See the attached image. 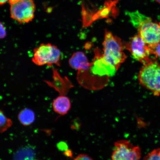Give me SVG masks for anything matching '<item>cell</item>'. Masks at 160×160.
Wrapping results in <instances>:
<instances>
[{"mask_svg":"<svg viewBox=\"0 0 160 160\" xmlns=\"http://www.w3.org/2000/svg\"><path fill=\"white\" fill-rule=\"evenodd\" d=\"M103 45L104 58L118 70L127 58L123 52L124 43L119 37L106 30Z\"/></svg>","mask_w":160,"mask_h":160,"instance_id":"1","label":"cell"},{"mask_svg":"<svg viewBox=\"0 0 160 160\" xmlns=\"http://www.w3.org/2000/svg\"><path fill=\"white\" fill-rule=\"evenodd\" d=\"M9 3L11 5L15 4L17 3L21 0H8Z\"/></svg>","mask_w":160,"mask_h":160,"instance_id":"19","label":"cell"},{"mask_svg":"<svg viewBox=\"0 0 160 160\" xmlns=\"http://www.w3.org/2000/svg\"><path fill=\"white\" fill-rule=\"evenodd\" d=\"M141 38L151 47L160 42V22L145 15L135 26Z\"/></svg>","mask_w":160,"mask_h":160,"instance_id":"4","label":"cell"},{"mask_svg":"<svg viewBox=\"0 0 160 160\" xmlns=\"http://www.w3.org/2000/svg\"><path fill=\"white\" fill-rule=\"evenodd\" d=\"M64 154L65 155L68 156V157H71L72 155L71 151L68 150L65 151Z\"/></svg>","mask_w":160,"mask_h":160,"instance_id":"20","label":"cell"},{"mask_svg":"<svg viewBox=\"0 0 160 160\" xmlns=\"http://www.w3.org/2000/svg\"><path fill=\"white\" fill-rule=\"evenodd\" d=\"M138 78L140 83L154 95H160V64L155 59L143 65Z\"/></svg>","mask_w":160,"mask_h":160,"instance_id":"2","label":"cell"},{"mask_svg":"<svg viewBox=\"0 0 160 160\" xmlns=\"http://www.w3.org/2000/svg\"><path fill=\"white\" fill-rule=\"evenodd\" d=\"M18 118L20 122L24 126L31 125L34 122L35 115L32 110L25 108L20 112L18 115Z\"/></svg>","mask_w":160,"mask_h":160,"instance_id":"12","label":"cell"},{"mask_svg":"<svg viewBox=\"0 0 160 160\" xmlns=\"http://www.w3.org/2000/svg\"><path fill=\"white\" fill-rule=\"evenodd\" d=\"M155 1L156 2H157L160 4V0H155Z\"/></svg>","mask_w":160,"mask_h":160,"instance_id":"22","label":"cell"},{"mask_svg":"<svg viewBox=\"0 0 160 160\" xmlns=\"http://www.w3.org/2000/svg\"><path fill=\"white\" fill-rule=\"evenodd\" d=\"M8 0H0V5H2L4 4Z\"/></svg>","mask_w":160,"mask_h":160,"instance_id":"21","label":"cell"},{"mask_svg":"<svg viewBox=\"0 0 160 160\" xmlns=\"http://www.w3.org/2000/svg\"><path fill=\"white\" fill-rule=\"evenodd\" d=\"M33 52L32 61L36 65L49 67L60 65L61 51L55 45L49 43L41 44L34 49Z\"/></svg>","mask_w":160,"mask_h":160,"instance_id":"3","label":"cell"},{"mask_svg":"<svg viewBox=\"0 0 160 160\" xmlns=\"http://www.w3.org/2000/svg\"><path fill=\"white\" fill-rule=\"evenodd\" d=\"M151 47L153 55L156 57L160 58V42L157 45Z\"/></svg>","mask_w":160,"mask_h":160,"instance_id":"15","label":"cell"},{"mask_svg":"<svg viewBox=\"0 0 160 160\" xmlns=\"http://www.w3.org/2000/svg\"><path fill=\"white\" fill-rule=\"evenodd\" d=\"M125 49L131 53L133 59L143 65L155 58H151L153 55L151 47L138 35L132 37L128 42L124 43Z\"/></svg>","mask_w":160,"mask_h":160,"instance_id":"5","label":"cell"},{"mask_svg":"<svg viewBox=\"0 0 160 160\" xmlns=\"http://www.w3.org/2000/svg\"><path fill=\"white\" fill-rule=\"evenodd\" d=\"M141 152L138 147H136L126 140L115 142L112 155V160H139Z\"/></svg>","mask_w":160,"mask_h":160,"instance_id":"7","label":"cell"},{"mask_svg":"<svg viewBox=\"0 0 160 160\" xmlns=\"http://www.w3.org/2000/svg\"><path fill=\"white\" fill-rule=\"evenodd\" d=\"M52 106L55 112L60 115H64L71 108V102L68 98L61 95L54 100Z\"/></svg>","mask_w":160,"mask_h":160,"instance_id":"11","label":"cell"},{"mask_svg":"<svg viewBox=\"0 0 160 160\" xmlns=\"http://www.w3.org/2000/svg\"><path fill=\"white\" fill-rule=\"evenodd\" d=\"M7 36V32L5 26L0 22V39L4 38Z\"/></svg>","mask_w":160,"mask_h":160,"instance_id":"16","label":"cell"},{"mask_svg":"<svg viewBox=\"0 0 160 160\" xmlns=\"http://www.w3.org/2000/svg\"><path fill=\"white\" fill-rule=\"evenodd\" d=\"M12 160H37L35 147L27 145L20 148L14 154Z\"/></svg>","mask_w":160,"mask_h":160,"instance_id":"10","label":"cell"},{"mask_svg":"<svg viewBox=\"0 0 160 160\" xmlns=\"http://www.w3.org/2000/svg\"><path fill=\"white\" fill-rule=\"evenodd\" d=\"M35 10L33 0H21L11 5L10 13L12 18L19 23H28L34 18Z\"/></svg>","mask_w":160,"mask_h":160,"instance_id":"6","label":"cell"},{"mask_svg":"<svg viewBox=\"0 0 160 160\" xmlns=\"http://www.w3.org/2000/svg\"><path fill=\"white\" fill-rule=\"evenodd\" d=\"M92 74L101 78L109 79L115 75L116 68L106 61L99 49L95 50V56L89 69Z\"/></svg>","mask_w":160,"mask_h":160,"instance_id":"8","label":"cell"},{"mask_svg":"<svg viewBox=\"0 0 160 160\" xmlns=\"http://www.w3.org/2000/svg\"><path fill=\"white\" fill-rule=\"evenodd\" d=\"M74 160H93L88 155L85 154L79 155Z\"/></svg>","mask_w":160,"mask_h":160,"instance_id":"18","label":"cell"},{"mask_svg":"<svg viewBox=\"0 0 160 160\" xmlns=\"http://www.w3.org/2000/svg\"><path fill=\"white\" fill-rule=\"evenodd\" d=\"M12 124V122L6 117L3 112L0 110V133L7 131Z\"/></svg>","mask_w":160,"mask_h":160,"instance_id":"13","label":"cell"},{"mask_svg":"<svg viewBox=\"0 0 160 160\" xmlns=\"http://www.w3.org/2000/svg\"><path fill=\"white\" fill-rule=\"evenodd\" d=\"M143 160H160V148L154 149L145 156Z\"/></svg>","mask_w":160,"mask_h":160,"instance_id":"14","label":"cell"},{"mask_svg":"<svg viewBox=\"0 0 160 160\" xmlns=\"http://www.w3.org/2000/svg\"><path fill=\"white\" fill-rule=\"evenodd\" d=\"M58 148L61 151H65L67 150L68 146L64 142H60L57 144Z\"/></svg>","mask_w":160,"mask_h":160,"instance_id":"17","label":"cell"},{"mask_svg":"<svg viewBox=\"0 0 160 160\" xmlns=\"http://www.w3.org/2000/svg\"><path fill=\"white\" fill-rule=\"evenodd\" d=\"M69 63L70 67L78 71H87L91 65V63L89 62L84 53L80 51L73 54L69 60Z\"/></svg>","mask_w":160,"mask_h":160,"instance_id":"9","label":"cell"}]
</instances>
